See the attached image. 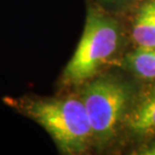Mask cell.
<instances>
[{"instance_id":"2","label":"cell","mask_w":155,"mask_h":155,"mask_svg":"<svg viewBox=\"0 0 155 155\" xmlns=\"http://www.w3.org/2000/svg\"><path fill=\"white\" fill-rule=\"evenodd\" d=\"M140 83L120 68H112L73 90L88 114L94 153L116 154L124 119Z\"/></svg>"},{"instance_id":"6","label":"cell","mask_w":155,"mask_h":155,"mask_svg":"<svg viewBox=\"0 0 155 155\" xmlns=\"http://www.w3.org/2000/svg\"><path fill=\"white\" fill-rule=\"evenodd\" d=\"M117 68L141 82L155 81V48L131 46L124 54Z\"/></svg>"},{"instance_id":"8","label":"cell","mask_w":155,"mask_h":155,"mask_svg":"<svg viewBox=\"0 0 155 155\" xmlns=\"http://www.w3.org/2000/svg\"><path fill=\"white\" fill-rule=\"evenodd\" d=\"M130 155H155V135L129 151Z\"/></svg>"},{"instance_id":"3","label":"cell","mask_w":155,"mask_h":155,"mask_svg":"<svg viewBox=\"0 0 155 155\" xmlns=\"http://www.w3.org/2000/svg\"><path fill=\"white\" fill-rule=\"evenodd\" d=\"M3 102L15 112L41 126L54 140L61 154L94 153L88 114L75 91L61 92L52 97L35 95L5 97Z\"/></svg>"},{"instance_id":"1","label":"cell","mask_w":155,"mask_h":155,"mask_svg":"<svg viewBox=\"0 0 155 155\" xmlns=\"http://www.w3.org/2000/svg\"><path fill=\"white\" fill-rule=\"evenodd\" d=\"M85 26L75 52L58 80L61 92L73 91L106 71L117 68L131 48L122 17L86 0Z\"/></svg>"},{"instance_id":"7","label":"cell","mask_w":155,"mask_h":155,"mask_svg":"<svg viewBox=\"0 0 155 155\" xmlns=\"http://www.w3.org/2000/svg\"><path fill=\"white\" fill-rule=\"evenodd\" d=\"M105 10L124 18L138 0H93Z\"/></svg>"},{"instance_id":"5","label":"cell","mask_w":155,"mask_h":155,"mask_svg":"<svg viewBox=\"0 0 155 155\" xmlns=\"http://www.w3.org/2000/svg\"><path fill=\"white\" fill-rule=\"evenodd\" d=\"M123 19L131 46L155 48V0H138Z\"/></svg>"},{"instance_id":"4","label":"cell","mask_w":155,"mask_h":155,"mask_svg":"<svg viewBox=\"0 0 155 155\" xmlns=\"http://www.w3.org/2000/svg\"><path fill=\"white\" fill-rule=\"evenodd\" d=\"M154 135L155 81L141 82L124 119L116 154H128Z\"/></svg>"}]
</instances>
